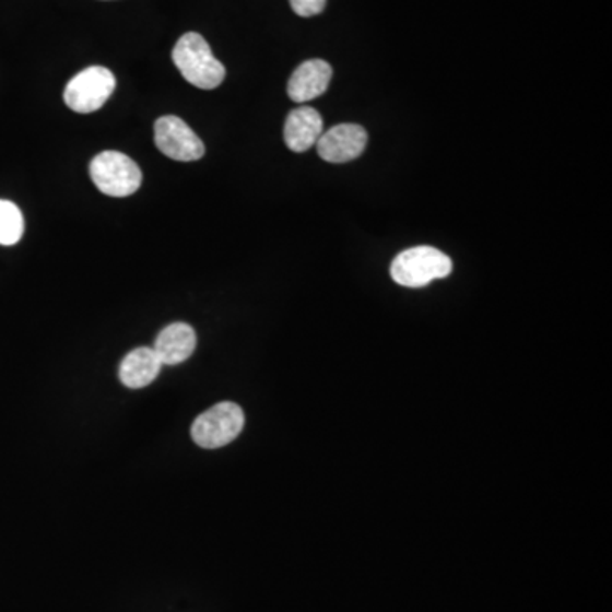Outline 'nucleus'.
I'll use <instances>...</instances> for the list:
<instances>
[{"label": "nucleus", "mask_w": 612, "mask_h": 612, "mask_svg": "<svg viewBox=\"0 0 612 612\" xmlns=\"http://www.w3.org/2000/svg\"><path fill=\"white\" fill-rule=\"evenodd\" d=\"M173 60L180 75L195 87L211 91L225 81V67L214 58L207 39L198 33L180 36L174 46Z\"/></svg>", "instance_id": "nucleus-1"}, {"label": "nucleus", "mask_w": 612, "mask_h": 612, "mask_svg": "<svg viewBox=\"0 0 612 612\" xmlns=\"http://www.w3.org/2000/svg\"><path fill=\"white\" fill-rule=\"evenodd\" d=\"M451 271V259L427 245L403 250L391 262V278L395 283L405 287L427 286L433 281L448 278Z\"/></svg>", "instance_id": "nucleus-2"}, {"label": "nucleus", "mask_w": 612, "mask_h": 612, "mask_svg": "<svg viewBox=\"0 0 612 612\" xmlns=\"http://www.w3.org/2000/svg\"><path fill=\"white\" fill-rule=\"evenodd\" d=\"M89 170L96 188L113 198H127L142 186V170L137 162L115 150H107L92 158Z\"/></svg>", "instance_id": "nucleus-3"}, {"label": "nucleus", "mask_w": 612, "mask_h": 612, "mask_svg": "<svg viewBox=\"0 0 612 612\" xmlns=\"http://www.w3.org/2000/svg\"><path fill=\"white\" fill-rule=\"evenodd\" d=\"M244 410L237 403L222 402L196 419L192 440L204 449H219L237 439L244 428Z\"/></svg>", "instance_id": "nucleus-4"}, {"label": "nucleus", "mask_w": 612, "mask_h": 612, "mask_svg": "<svg viewBox=\"0 0 612 612\" xmlns=\"http://www.w3.org/2000/svg\"><path fill=\"white\" fill-rule=\"evenodd\" d=\"M116 79L111 70L106 67H89L76 73L67 84L63 99L72 111L89 115L99 111L101 107L113 96Z\"/></svg>", "instance_id": "nucleus-5"}, {"label": "nucleus", "mask_w": 612, "mask_h": 612, "mask_svg": "<svg viewBox=\"0 0 612 612\" xmlns=\"http://www.w3.org/2000/svg\"><path fill=\"white\" fill-rule=\"evenodd\" d=\"M155 145L168 158L195 162L204 155L201 138L177 116H162L155 122Z\"/></svg>", "instance_id": "nucleus-6"}, {"label": "nucleus", "mask_w": 612, "mask_h": 612, "mask_svg": "<svg viewBox=\"0 0 612 612\" xmlns=\"http://www.w3.org/2000/svg\"><path fill=\"white\" fill-rule=\"evenodd\" d=\"M367 133L360 125H337L327 133H321L317 142V152L330 164H345L363 155L366 149Z\"/></svg>", "instance_id": "nucleus-7"}, {"label": "nucleus", "mask_w": 612, "mask_h": 612, "mask_svg": "<svg viewBox=\"0 0 612 612\" xmlns=\"http://www.w3.org/2000/svg\"><path fill=\"white\" fill-rule=\"evenodd\" d=\"M332 81V67L326 60H308L291 75L287 96L295 103H308L326 94Z\"/></svg>", "instance_id": "nucleus-8"}, {"label": "nucleus", "mask_w": 612, "mask_h": 612, "mask_svg": "<svg viewBox=\"0 0 612 612\" xmlns=\"http://www.w3.org/2000/svg\"><path fill=\"white\" fill-rule=\"evenodd\" d=\"M323 133V119L314 107H296L287 115L284 125V142L291 152H308L317 145Z\"/></svg>", "instance_id": "nucleus-9"}, {"label": "nucleus", "mask_w": 612, "mask_h": 612, "mask_svg": "<svg viewBox=\"0 0 612 612\" xmlns=\"http://www.w3.org/2000/svg\"><path fill=\"white\" fill-rule=\"evenodd\" d=\"M196 349V332L188 323H173L157 336L153 351L162 366H176L191 357Z\"/></svg>", "instance_id": "nucleus-10"}, {"label": "nucleus", "mask_w": 612, "mask_h": 612, "mask_svg": "<svg viewBox=\"0 0 612 612\" xmlns=\"http://www.w3.org/2000/svg\"><path fill=\"white\" fill-rule=\"evenodd\" d=\"M162 363L155 351L150 348H138L127 354L119 366V379L128 388L149 387L161 373Z\"/></svg>", "instance_id": "nucleus-11"}, {"label": "nucleus", "mask_w": 612, "mask_h": 612, "mask_svg": "<svg viewBox=\"0 0 612 612\" xmlns=\"http://www.w3.org/2000/svg\"><path fill=\"white\" fill-rule=\"evenodd\" d=\"M24 234V219L20 208L0 199V245H14Z\"/></svg>", "instance_id": "nucleus-12"}, {"label": "nucleus", "mask_w": 612, "mask_h": 612, "mask_svg": "<svg viewBox=\"0 0 612 612\" xmlns=\"http://www.w3.org/2000/svg\"><path fill=\"white\" fill-rule=\"evenodd\" d=\"M291 8L302 17H311L326 9L327 0H290Z\"/></svg>", "instance_id": "nucleus-13"}]
</instances>
